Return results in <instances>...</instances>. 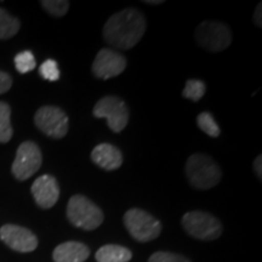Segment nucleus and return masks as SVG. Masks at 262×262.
Here are the masks:
<instances>
[{"label": "nucleus", "instance_id": "1", "mask_svg": "<svg viewBox=\"0 0 262 262\" xmlns=\"http://www.w3.org/2000/svg\"><path fill=\"white\" fill-rule=\"evenodd\" d=\"M145 32V16L139 10L129 8L108 18L103 27V39L111 47L129 50L139 44Z\"/></svg>", "mask_w": 262, "mask_h": 262}, {"label": "nucleus", "instance_id": "2", "mask_svg": "<svg viewBox=\"0 0 262 262\" xmlns=\"http://www.w3.org/2000/svg\"><path fill=\"white\" fill-rule=\"evenodd\" d=\"M186 175L193 187L196 189H210L221 180V169L216 162L203 153H194L186 163Z\"/></svg>", "mask_w": 262, "mask_h": 262}, {"label": "nucleus", "instance_id": "3", "mask_svg": "<svg viewBox=\"0 0 262 262\" xmlns=\"http://www.w3.org/2000/svg\"><path fill=\"white\" fill-rule=\"evenodd\" d=\"M67 217L75 227L94 231L103 222V212L86 196L75 194L68 202Z\"/></svg>", "mask_w": 262, "mask_h": 262}, {"label": "nucleus", "instance_id": "4", "mask_svg": "<svg viewBox=\"0 0 262 262\" xmlns=\"http://www.w3.org/2000/svg\"><path fill=\"white\" fill-rule=\"evenodd\" d=\"M124 225L131 237L141 243L158 238L162 232V224L155 216L142 209H130L124 215Z\"/></svg>", "mask_w": 262, "mask_h": 262}, {"label": "nucleus", "instance_id": "5", "mask_svg": "<svg viewBox=\"0 0 262 262\" xmlns=\"http://www.w3.org/2000/svg\"><path fill=\"white\" fill-rule=\"evenodd\" d=\"M182 226L189 235L199 241H215L222 233L219 219L205 211H189L185 214Z\"/></svg>", "mask_w": 262, "mask_h": 262}, {"label": "nucleus", "instance_id": "6", "mask_svg": "<svg viewBox=\"0 0 262 262\" xmlns=\"http://www.w3.org/2000/svg\"><path fill=\"white\" fill-rule=\"evenodd\" d=\"M199 47L210 52H220L231 45L232 34L227 25L216 21H204L195 29Z\"/></svg>", "mask_w": 262, "mask_h": 262}, {"label": "nucleus", "instance_id": "7", "mask_svg": "<svg viewBox=\"0 0 262 262\" xmlns=\"http://www.w3.org/2000/svg\"><path fill=\"white\" fill-rule=\"evenodd\" d=\"M94 116L96 118H106L108 127L113 133H120L129 123V108L120 97L104 96L95 104Z\"/></svg>", "mask_w": 262, "mask_h": 262}, {"label": "nucleus", "instance_id": "8", "mask_svg": "<svg viewBox=\"0 0 262 262\" xmlns=\"http://www.w3.org/2000/svg\"><path fill=\"white\" fill-rule=\"evenodd\" d=\"M70 120L63 110L56 106H44L39 108L34 116L35 125L41 133L51 139H63L67 135Z\"/></svg>", "mask_w": 262, "mask_h": 262}, {"label": "nucleus", "instance_id": "9", "mask_svg": "<svg viewBox=\"0 0 262 262\" xmlns=\"http://www.w3.org/2000/svg\"><path fill=\"white\" fill-rule=\"evenodd\" d=\"M42 163L41 150L37 143L26 141L17 148L16 158L12 163V175L19 181L32 178L40 169Z\"/></svg>", "mask_w": 262, "mask_h": 262}, {"label": "nucleus", "instance_id": "10", "mask_svg": "<svg viewBox=\"0 0 262 262\" xmlns=\"http://www.w3.org/2000/svg\"><path fill=\"white\" fill-rule=\"evenodd\" d=\"M126 68V60L119 52L112 49H102L95 57L93 73L100 79H110L122 74Z\"/></svg>", "mask_w": 262, "mask_h": 262}, {"label": "nucleus", "instance_id": "11", "mask_svg": "<svg viewBox=\"0 0 262 262\" xmlns=\"http://www.w3.org/2000/svg\"><path fill=\"white\" fill-rule=\"evenodd\" d=\"M0 239L18 253H31L38 247V239L34 233L21 226L4 225L0 228Z\"/></svg>", "mask_w": 262, "mask_h": 262}, {"label": "nucleus", "instance_id": "12", "mask_svg": "<svg viewBox=\"0 0 262 262\" xmlns=\"http://www.w3.org/2000/svg\"><path fill=\"white\" fill-rule=\"evenodd\" d=\"M32 194L41 209H50L60 198V186L51 175H42L32 185Z\"/></svg>", "mask_w": 262, "mask_h": 262}, {"label": "nucleus", "instance_id": "13", "mask_svg": "<svg viewBox=\"0 0 262 262\" xmlns=\"http://www.w3.org/2000/svg\"><path fill=\"white\" fill-rule=\"evenodd\" d=\"M91 160L106 171L119 169L123 164V155L116 146L111 143L97 145L91 152Z\"/></svg>", "mask_w": 262, "mask_h": 262}, {"label": "nucleus", "instance_id": "14", "mask_svg": "<svg viewBox=\"0 0 262 262\" xmlns=\"http://www.w3.org/2000/svg\"><path fill=\"white\" fill-rule=\"evenodd\" d=\"M90 256V249L80 242H66L52 253L55 262H84Z\"/></svg>", "mask_w": 262, "mask_h": 262}, {"label": "nucleus", "instance_id": "15", "mask_svg": "<svg viewBox=\"0 0 262 262\" xmlns=\"http://www.w3.org/2000/svg\"><path fill=\"white\" fill-rule=\"evenodd\" d=\"M95 257L97 262H129L133 253L122 245L108 244L98 249Z\"/></svg>", "mask_w": 262, "mask_h": 262}, {"label": "nucleus", "instance_id": "16", "mask_svg": "<svg viewBox=\"0 0 262 262\" xmlns=\"http://www.w3.org/2000/svg\"><path fill=\"white\" fill-rule=\"evenodd\" d=\"M19 27H21V24H19L18 18L0 8V39L12 38L17 34Z\"/></svg>", "mask_w": 262, "mask_h": 262}, {"label": "nucleus", "instance_id": "17", "mask_svg": "<svg viewBox=\"0 0 262 262\" xmlns=\"http://www.w3.org/2000/svg\"><path fill=\"white\" fill-rule=\"evenodd\" d=\"M11 108L6 102H0V143H6L11 140Z\"/></svg>", "mask_w": 262, "mask_h": 262}, {"label": "nucleus", "instance_id": "18", "mask_svg": "<svg viewBox=\"0 0 262 262\" xmlns=\"http://www.w3.org/2000/svg\"><path fill=\"white\" fill-rule=\"evenodd\" d=\"M206 93V85L204 81L198 79H188L186 81V86L182 91V96L188 100L196 102L204 96Z\"/></svg>", "mask_w": 262, "mask_h": 262}, {"label": "nucleus", "instance_id": "19", "mask_svg": "<svg viewBox=\"0 0 262 262\" xmlns=\"http://www.w3.org/2000/svg\"><path fill=\"white\" fill-rule=\"evenodd\" d=\"M196 124L201 127L202 131H204L206 135L211 137H219L221 134L220 126L217 125L216 120L212 117L210 112H203L196 117Z\"/></svg>", "mask_w": 262, "mask_h": 262}, {"label": "nucleus", "instance_id": "20", "mask_svg": "<svg viewBox=\"0 0 262 262\" xmlns=\"http://www.w3.org/2000/svg\"><path fill=\"white\" fill-rule=\"evenodd\" d=\"M15 67L21 74H26L28 72L33 71L37 66L35 62L34 55L32 54V51H22L18 52L15 56Z\"/></svg>", "mask_w": 262, "mask_h": 262}, {"label": "nucleus", "instance_id": "21", "mask_svg": "<svg viewBox=\"0 0 262 262\" xmlns=\"http://www.w3.org/2000/svg\"><path fill=\"white\" fill-rule=\"evenodd\" d=\"M42 8H44L51 16L55 17H62L67 14L68 9H70V2L67 0H44L40 3Z\"/></svg>", "mask_w": 262, "mask_h": 262}, {"label": "nucleus", "instance_id": "22", "mask_svg": "<svg viewBox=\"0 0 262 262\" xmlns=\"http://www.w3.org/2000/svg\"><path fill=\"white\" fill-rule=\"evenodd\" d=\"M39 74L41 78L49 81H56L60 79V70H58L57 62L55 60L44 61L39 68Z\"/></svg>", "mask_w": 262, "mask_h": 262}, {"label": "nucleus", "instance_id": "23", "mask_svg": "<svg viewBox=\"0 0 262 262\" xmlns=\"http://www.w3.org/2000/svg\"><path fill=\"white\" fill-rule=\"evenodd\" d=\"M148 262H191L188 258L179 254L168 253V251H157L149 257Z\"/></svg>", "mask_w": 262, "mask_h": 262}, {"label": "nucleus", "instance_id": "24", "mask_svg": "<svg viewBox=\"0 0 262 262\" xmlns=\"http://www.w3.org/2000/svg\"><path fill=\"white\" fill-rule=\"evenodd\" d=\"M12 86V78L9 73L0 71V95L8 93Z\"/></svg>", "mask_w": 262, "mask_h": 262}, {"label": "nucleus", "instance_id": "25", "mask_svg": "<svg viewBox=\"0 0 262 262\" xmlns=\"http://www.w3.org/2000/svg\"><path fill=\"white\" fill-rule=\"evenodd\" d=\"M261 10H262V3L257 5L256 10H255V15H254V22L256 25V27L261 28L262 27V19H261Z\"/></svg>", "mask_w": 262, "mask_h": 262}, {"label": "nucleus", "instance_id": "26", "mask_svg": "<svg viewBox=\"0 0 262 262\" xmlns=\"http://www.w3.org/2000/svg\"><path fill=\"white\" fill-rule=\"evenodd\" d=\"M261 164H262V157L258 156L257 158L255 159V162H254V170H255V173H256V176H257L258 179L262 178Z\"/></svg>", "mask_w": 262, "mask_h": 262}, {"label": "nucleus", "instance_id": "27", "mask_svg": "<svg viewBox=\"0 0 262 262\" xmlns=\"http://www.w3.org/2000/svg\"><path fill=\"white\" fill-rule=\"evenodd\" d=\"M145 4H148V5H160L163 4V0H146V2H143Z\"/></svg>", "mask_w": 262, "mask_h": 262}]
</instances>
